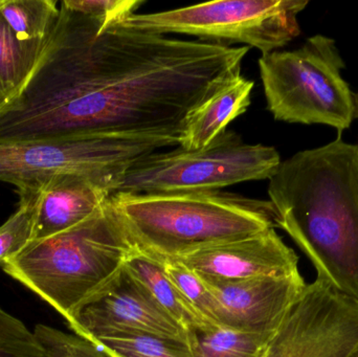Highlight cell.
Wrapping results in <instances>:
<instances>
[{
  "label": "cell",
  "instance_id": "cell-14",
  "mask_svg": "<svg viewBox=\"0 0 358 357\" xmlns=\"http://www.w3.org/2000/svg\"><path fill=\"white\" fill-rule=\"evenodd\" d=\"M254 86L241 73L229 80L189 115L179 147L195 151L208 146L229 124L246 112Z\"/></svg>",
  "mask_w": 358,
  "mask_h": 357
},
{
  "label": "cell",
  "instance_id": "cell-25",
  "mask_svg": "<svg viewBox=\"0 0 358 357\" xmlns=\"http://www.w3.org/2000/svg\"><path fill=\"white\" fill-rule=\"evenodd\" d=\"M8 100V96L4 94L3 90L0 88V105L3 104L6 101Z\"/></svg>",
  "mask_w": 358,
  "mask_h": 357
},
{
  "label": "cell",
  "instance_id": "cell-15",
  "mask_svg": "<svg viewBox=\"0 0 358 357\" xmlns=\"http://www.w3.org/2000/svg\"><path fill=\"white\" fill-rule=\"evenodd\" d=\"M124 268L146 287L159 307L178 323L187 335L194 329L214 328L185 301L166 274L161 260L136 247L126 260Z\"/></svg>",
  "mask_w": 358,
  "mask_h": 357
},
{
  "label": "cell",
  "instance_id": "cell-16",
  "mask_svg": "<svg viewBox=\"0 0 358 357\" xmlns=\"http://www.w3.org/2000/svg\"><path fill=\"white\" fill-rule=\"evenodd\" d=\"M60 14L58 0H0V15L25 50L39 59Z\"/></svg>",
  "mask_w": 358,
  "mask_h": 357
},
{
  "label": "cell",
  "instance_id": "cell-6",
  "mask_svg": "<svg viewBox=\"0 0 358 357\" xmlns=\"http://www.w3.org/2000/svg\"><path fill=\"white\" fill-rule=\"evenodd\" d=\"M282 161L273 147L248 144L233 130L219 134L206 148L178 146L134 161L115 193L159 194L221 190L252 180H269Z\"/></svg>",
  "mask_w": 358,
  "mask_h": 357
},
{
  "label": "cell",
  "instance_id": "cell-2",
  "mask_svg": "<svg viewBox=\"0 0 358 357\" xmlns=\"http://www.w3.org/2000/svg\"><path fill=\"white\" fill-rule=\"evenodd\" d=\"M275 226L310 260L317 279L358 300V146L338 136L300 151L269 178Z\"/></svg>",
  "mask_w": 358,
  "mask_h": 357
},
{
  "label": "cell",
  "instance_id": "cell-26",
  "mask_svg": "<svg viewBox=\"0 0 358 357\" xmlns=\"http://www.w3.org/2000/svg\"><path fill=\"white\" fill-rule=\"evenodd\" d=\"M349 357H358V347L355 350V351L352 352V354H351V356Z\"/></svg>",
  "mask_w": 358,
  "mask_h": 357
},
{
  "label": "cell",
  "instance_id": "cell-9",
  "mask_svg": "<svg viewBox=\"0 0 358 357\" xmlns=\"http://www.w3.org/2000/svg\"><path fill=\"white\" fill-rule=\"evenodd\" d=\"M358 347V300L325 281L307 285L265 357H349Z\"/></svg>",
  "mask_w": 358,
  "mask_h": 357
},
{
  "label": "cell",
  "instance_id": "cell-3",
  "mask_svg": "<svg viewBox=\"0 0 358 357\" xmlns=\"http://www.w3.org/2000/svg\"><path fill=\"white\" fill-rule=\"evenodd\" d=\"M111 201L136 247L161 261L275 228L269 201L222 190L113 193Z\"/></svg>",
  "mask_w": 358,
  "mask_h": 357
},
{
  "label": "cell",
  "instance_id": "cell-23",
  "mask_svg": "<svg viewBox=\"0 0 358 357\" xmlns=\"http://www.w3.org/2000/svg\"><path fill=\"white\" fill-rule=\"evenodd\" d=\"M0 357H45L34 331L0 308Z\"/></svg>",
  "mask_w": 358,
  "mask_h": 357
},
{
  "label": "cell",
  "instance_id": "cell-8",
  "mask_svg": "<svg viewBox=\"0 0 358 357\" xmlns=\"http://www.w3.org/2000/svg\"><path fill=\"white\" fill-rule=\"evenodd\" d=\"M163 149L153 143L111 138H63L0 144V182L36 187L62 174L92 178L111 194L130 166Z\"/></svg>",
  "mask_w": 358,
  "mask_h": 357
},
{
  "label": "cell",
  "instance_id": "cell-20",
  "mask_svg": "<svg viewBox=\"0 0 358 357\" xmlns=\"http://www.w3.org/2000/svg\"><path fill=\"white\" fill-rule=\"evenodd\" d=\"M166 274L192 308L208 324L221 326L216 297L199 275L176 259L164 260Z\"/></svg>",
  "mask_w": 358,
  "mask_h": 357
},
{
  "label": "cell",
  "instance_id": "cell-1",
  "mask_svg": "<svg viewBox=\"0 0 358 357\" xmlns=\"http://www.w3.org/2000/svg\"><path fill=\"white\" fill-rule=\"evenodd\" d=\"M248 50L104 27L62 0L35 67L0 105V144L111 138L178 147L189 115L241 73Z\"/></svg>",
  "mask_w": 358,
  "mask_h": 357
},
{
  "label": "cell",
  "instance_id": "cell-24",
  "mask_svg": "<svg viewBox=\"0 0 358 357\" xmlns=\"http://www.w3.org/2000/svg\"><path fill=\"white\" fill-rule=\"evenodd\" d=\"M73 10L100 19L103 27L122 22L130 15L136 14L144 0H63Z\"/></svg>",
  "mask_w": 358,
  "mask_h": 357
},
{
  "label": "cell",
  "instance_id": "cell-12",
  "mask_svg": "<svg viewBox=\"0 0 358 357\" xmlns=\"http://www.w3.org/2000/svg\"><path fill=\"white\" fill-rule=\"evenodd\" d=\"M176 260L206 278L240 281L300 274L299 257L275 228L215 245Z\"/></svg>",
  "mask_w": 358,
  "mask_h": 357
},
{
  "label": "cell",
  "instance_id": "cell-21",
  "mask_svg": "<svg viewBox=\"0 0 358 357\" xmlns=\"http://www.w3.org/2000/svg\"><path fill=\"white\" fill-rule=\"evenodd\" d=\"M37 61L0 15V88L8 99L22 87Z\"/></svg>",
  "mask_w": 358,
  "mask_h": 357
},
{
  "label": "cell",
  "instance_id": "cell-19",
  "mask_svg": "<svg viewBox=\"0 0 358 357\" xmlns=\"http://www.w3.org/2000/svg\"><path fill=\"white\" fill-rule=\"evenodd\" d=\"M18 207L8 220L0 226V268L16 256L33 239L37 217L40 186L17 189Z\"/></svg>",
  "mask_w": 358,
  "mask_h": 357
},
{
  "label": "cell",
  "instance_id": "cell-5",
  "mask_svg": "<svg viewBox=\"0 0 358 357\" xmlns=\"http://www.w3.org/2000/svg\"><path fill=\"white\" fill-rule=\"evenodd\" d=\"M258 64L275 121L320 124L342 133L357 119L355 94L343 78L345 62L332 38L313 36L298 50L262 54Z\"/></svg>",
  "mask_w": 358,
  "mask_h": 357
},
{
  "label": "cell",
  "instance_id": "cell-10",
  "mask_svg": "<svg viewBox=\"0 0 358 357\" xmlns=\"http://www.w3.org/2000/svg\"><path fill=\"white\" fill-rule=\"evenodd\" d=\"M75 335L96 341L117 333H149L187 342L185 329L168 316L125 268L88 298L66 321Z\"/></svg>",
  "mask_w": 358,
  "mask_h": 357
},
{
  "label": "cell",
  "instance_id": "cell-18",
  "mask_svg": "<svg viewBox=\"0 0 358 357\" xmlns=\"http://www.w3.org/2000/svg\"><path fill=\"white\" fill-rule=\"evenodd\" d=\"M92 343L110 357H193L187 342L149 333H117Z\"/></svg>",
  "mask_w": 358,
  "mask_h": 357
},
{
  "label": "cell",
  "instance_id": "cell-7",
  "mask_svg": "<svg viewBox=\"0 0 358 357\" xmlns=\"http://www.w3.org/2000/svg\"><path fill=\"white\" fill-rule=\"evenodd\" d=\"M306 0H220L166 12L130 15L117 24L136 31L192 36L222 45L275 52L301 34Z\"/></svg>",
  "mask_w": 358,
  "mask_h": 357
},
{
  "label": "cell",
  "instance_id": "cell-4",
  "mask_svg": "<svg viewBox=\"0 0 358 357\" xmlns=\"http://www.w3.org/2000/svg\"><path fill=\"white\" fill-rule=\"evenodd\" d=\"M136 249L110 197L82 224L29 241L2 270L67 321L123 268Z\"/></svg>",
  "mask_w": 358,
  "mask_h": 357
},
{
  "label": "cell",
  "instance_id": "cell-17",
  "mask_svg": "<svg viewBox=\"0 0 358 357\" xmlns=\"http://www.w3.org/2000/svg\"><path fill=\"white\" fill-rule=\"evenodd\" d=\"M275 335L244 333L227 327L194 329L187 333V344L193 357H265Z\"/></svg>",
  "mask_w": 358,
  "mask_h": 357
},
{
  "label": "cell",
  "instance_id": "cell-11",
  "mask_svg": "<svg viewBox=\"0 0 358 357\" xmlns=\"http://www.w3.org/2000/svg\"><path fill=\"white\" fill-rule=\"evenodd\" d=\"M200 278L216 297L221 326L261 335L277 333L307 286L301 274L240 281Z\"/></svg>",
  "mask_w": 358,
  "mask_h": 357
},
{
  "label": "cell",
  "instance_id": "cell-13",
  "mask_svg": "<svg viewBox=\"0 0 358 357\" xmlns=\"http://www.w3.org/2000/svg\"><path fill=\"white\" fill-rule=\"evenodd\" d=\"M38 184L40 197L31 240L82 224L100 211L113 195L92 178L78 174L54 176Z\"/></svg>",
  "mask_w": 358,
  "mask_h": 357
},
{
  "label": "cell",
  "instance_id": "cell-22",
  "mask_svg": "<svg viewBox=\"0 0 358 357\" xmlns=\"http://www.w3.org/2000/svg\"><path fill=\"white\" fill-rule=\"evenodd\" d=\"M45 357H110L88 340L39 324L34 329Z\"/></svg>",
  "mask_w": 358,
  "mask_h": 357
}]
</instances>
